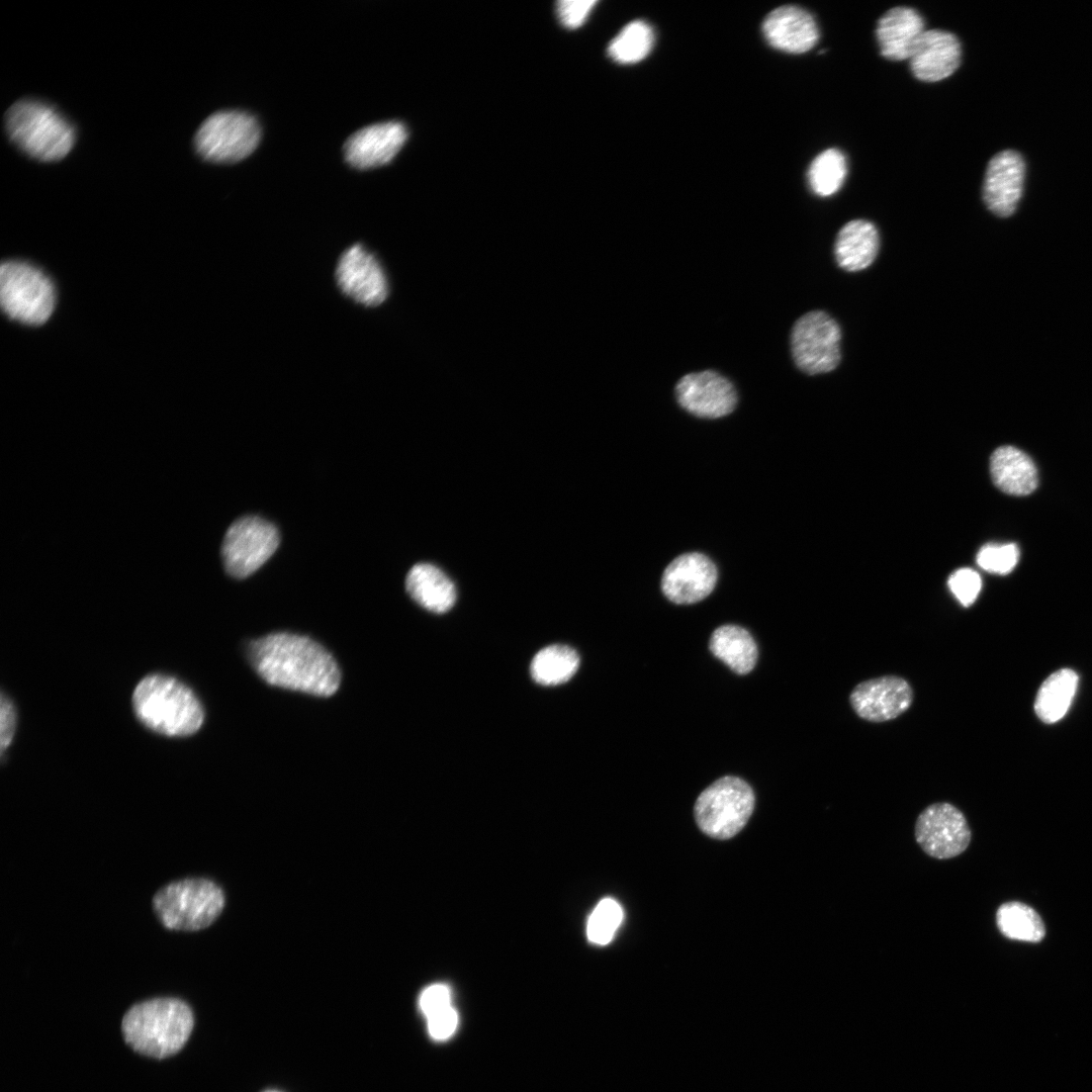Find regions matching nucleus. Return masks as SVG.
Here are the masks:
<instances>
[{"label":"nucleus","instance_id":"8","mask_svg":"<svg viewBox=\"0 0 1092 1092\" xmlns=\"http://www.w3.org/2000/svg\"><path fill=\"white\" fill-rule=\"evenodd\" d=\"M261 127L257 118L241 110H222L209 115L194 136L196 152L206 161L235 163L258 146Z\"/></svg>","mask_w":1092,"mask_h":1092},{"label":"nucleus","instance_id":"25","mask_svg":"<svg viewBox=\"0 0 1092 1092\" xmlns=\"http://www.w3.org/2000/svg\"><path fill=\"white\" fill-rule=\"evenodd\" d=\"M1078 686L1077 673L1068 668L1051 674L1040 686L1034 703L1035 713L1045 723L1061 720L1069 710Z\"/></svg>","mask_w":1092,"mask_h":1092},{"label":"nucleus","instance_id":"4","mask_svg":"<svg viewBox=\"0 0 1092 1092\" xmlns=\"http://www.w3.org/2000/svg\"><path fill=\"white\" fill-rule=\"evenodd\" d=\"M5 128L19 150L40 162L62 160L76 140L74 126L61 112L34 99L14 103L6 112Z\"/></svg>","mask_w":1092,"mask_h":1092},{"label":"nucleus","instance_id":"14","mask_svg":"<svg viewBox=\"0 0 1092 1092\" xmlns=\"http://www.w3.org/2000/svg\"><path fill=\"white\" fill-rule=\"evenodd\" d=\"M678 404L704 419H719L732 413L737 403L733 384L716 371L706 370L682 376L675 385Z\"/></svg>","mask_w":1092,"mask_h":1092},{"label":"nucleus","instance_id":"23","mask_svg":"<svg viewBox=\"0 0 1092 1092\" xmlns=\"http://www.w3.org/2000/svg\"><path fill=\"white\" fill-rule=\"evenodd\" d=\"M405 588L411 598L426 610L442 614L456 600V589L450 578L437 566L418 563L408 571Z\"/></svg>","mask_w":1092,"mask_h":1092},{"label":"nucleus","instance_id":"21","mask_svg":"<svg viewBox=\"0 0 1092 1092\" xmlns=\"http://www.w3.org/2000/svg\"><path fill=\"white\" fill-rule=\"evenodd\" d=\"M879 248L880 238L876 226L866 219H852L838 232L834 255L840 268L856 272L875 261Z\"/></svg>","mask_w":1092,"mask_h":1092},{"label":"nucleus","instance_id":"5","mask_svg":"<svg viewBox=\"0 0 1092 1092\" xmlns=\"http://www.w3.org/2000/svg\"><path fill=\"white\" fill-rule=\"evenodd\" d=\"M224 906L221 889L213 882L190 878L172 882L153 898V908L168 929L195 931L209 926Z\"/></svg>","mask_w":1092,"mask_h":1092},{"label":"nucleus","instance_id":"27","mask_svg":"<svg viewBox=\"0 0 1092 1092\" xmlns=\"http://www.w3.org/2000/svg\"><path fill=\"white\" fill-rule=\"evenodd\" d=\"M999 930L1008 938L1037 942L1044 934V924L1039 915L1020 902H1008L999 907L996 914Z\"/></svg>","mask_w":1092,"mask_h":1092},{"label":"nucleus","instance_id":"26","mask_svg":"<svg viewBox=\"0 0 1092 1092\" xmlns=\"http://www.w3.org/2000/svg\"><path fill=\"white\" fill-rule=\"evenodd\" d=\"M579 665L577 652L566 645H550L541 649L533 658L530 672L542 686H556L567 681Z\"/></svg>","mask_w":1092,"mask_h":1092},{"label":"nucleus","instance_id":"6","mask_svg":"<svg viewBox=\"0 0 1092 1092\" xmlns=\"http://www.w3.org/2000/svg\"><path fill=\"white\" fill-rule=\"evenodd\" d=\"M56 301L55 285L39 268L18 260L1 265L0 302L9 318L23 325L40 326L53 314Z\"/></svg>","mask_w":1092,"mask_h":1092},{"label":"nucleus","instance_id":"11","mask_svg":"<svg viewBox=\"0 0 1092 1092\" xmlns=\"http://www.w3.org/2000/svg\"><path fill=\"white\" fill-rule=\"evenodd\" d=\"M917 843L928 855L945 859L963 853L971 841V830L963 812L950 803L926 807L915 824Z\"/></svg>","mask_w":1092,"mask_h":1092},{"label":"nucleus","instance_id":"15","mask_svg":"<svg viewBox=\"0 0 1092 1092\" xmlns=\"http://www.w3.org/2000/svg\"><path fill=\"white\" fill-rule=\"evenodd\" d=\"M717 580V567L707 555L687 552L665 567L661 576V590L673 604L691 605L707 598Z\"/></svg>","mask_w":1092,"mask_h":1092},{"label":"nucleus","instance_id":"32","mask_svg":"<svg viewBox=\"0 0 1092 1092\" xmlns=\"http://www.w3.org/2000/svg\"><path fill=\"white\" fill-rule=\"evenodd\" d=\"M947 585L961 605L970 607L978 598L982 580L975 570L961 568L948 577Z\"/></svg>","mask_w":1092,"mask_h":1092},{"label":"nucleus","instance_id":"28","mask_svg":"<svg viewBox=\"0 0 1092 1092\" xmlns=\"http://www.w3.org/2000/svg\"><path fill=\"white\" fill-rule=\"evenodd\" d=\"M846 174L847 163L844 154L838 149L830 148L821 152L812 161L808 170V182L816 195L827 197L841 188Z\"/></svg>","mask_w":1092,"mask_h":1092},{"label":"nucleus","instance_id":"3","mask_svg":"<svg viewBox=\"0 0 1092 1092\" xmlns=\"http://www.w3.org/2000/svg\"><path fill=\"white\" fill-rule=\"evenodd\" d=\"M125 1041L136 1052L166 1058L178 1052L193 1027L190 1007L176 998H155L133 1005L123 1016Z\"/></svg>","mask_w":1092,"mask_h":1092},{"label":"nucleus","instance_id":"18","mask_svg":"<svg viewBox=\"0 0 1092 1092\" xmlns=\"http://www.w3.org/2000/svg\"><path fill=\"white\" fill-rule=\"evenodd\" d=\"M407 139L399 121H385L355 131L344 145L346 161L358 169H369L390 162Z\"/></svg>","mask_w":1092,"mask_h":1092},{"label":"nucleus","instance_id":"20","mask_svg":"<svg viewBox=\"0 0 1092 1092\" xmlns=\"http://www.w3.org/2000/svg\"><path fill=\"white\" fill-rule=\"evenodd\" d=\"M924 26L923 17L914 8L897 6L889 9L876 26L881 55L891 61L908 59L914 43L925 30Z\"/></svg>","mask_w":1092,"mask_h":1092},{"label":"nucleus","instance_id":"35","mask_svg":"<svg viewBox=\"0 0 1092 1092\" xmlns=\"http://www.w3.org/2000/svg\"><path fill=\"white\" fill-rule=\"evenodd\" d=\"M458 1016L452 1006H449L428 1017V1029L435 1039H445L456 1029Z\"/></svg>","mask_w":1092,"mask_h":1092},{"label":"nucleus","instance_id":"12","mask_svg":"<svg viewBox=\"0 0 1092 1092\" xmlns=\"http://www.w3.org/2000/svg\"><path fill=\"white\" fill-rule=\"evenodd\" d=\"M335 277L347 297L366 307L380 305L389 293L383 267L362 244H354L342 253Z\"/></svg>","mask_w":1092,"mask_h":1092},{"label":"nucleus","instance_id":"22","mask_svg":"<svg viewBox=\"0 0 1092 1092\" xmlns=\"http://www.w3.org/2000/svg\"><path fill=\"white\" fill-rule=\"evenodd\" d=\"M994 484L1011 495H1027L1037 486V471L1033 461L1012 446L997 448L990 458Z\"/></svg>","mask_w":1092,"mask_h":1092},{"label":"nucleus","instance_id":"13","mask_svg":"<svg viewBox=\"0 0 1092 1092\" xmlns=\"http://www.w3.org/2000/svg\"><path fill=\"white\" fill-rule=\"evenodd\" d=\"M913 698L907 679L887 674L857 684L849 694V704L862 720L882 723L904 714L911 707Z\"/></svg>","mask_w":1092,"mask_h":1092},{"label":"nucleus","instance_id":"19","mask_svg":"<svg viewBox=\"0 0 1092 1092\" xmlns=\"http://www.w3.org/2000/svg\"><path fill=\"white\" fill-rule=\"evenodd\" d=\"M763 34L775 49L790 54H803L815 47L819 29L806 9L785 5L772 10L762 24Z\"/></svg>","mask_w":1092,"mask_h":1092},{"label":"nucleus","instance_id":"17","mask_svg":"<svg viewBox=\"0 0 1092 1092\" xmlns=\"http://www.w3.org/2000/svg\"><path fill=\"white\" fill-rule=\"evenodd\" d=\"M913 76L924 82L941 81L952 75L961 65L962 46L950 31L924 30L909 55Z\"/></svg>","mask_w":1092,"mask_h":1092},{"label":"nucleus","instance_id":"24","mask_svg":"<svg viewBox=\"0 0 1092 1092\" xmlns=\"http://www.w3.org/2000/svg\"><path fill=\"white\" fill-rule=\"evenodd\" d=\"M710 650L737 674L750 672L757 661V646L750 633L737 625L718 627L710 639Z\"/></svg>","mask_w":1092,"mask_h":1092},{"label":"nucleus","instance_id":"16","mask_svg":"<svg viewBox=\"0 0 1092 1092\" xmlns=\"http://www.w3.org/2000/svg\"><path fill=\"white\" fill-rule=\"evenodd\" d=\"M1026 174L1020 153L1004 150L989 161L982 196L988 209L1000 217L1014 213L1021 199Z\"/></svg>","mask_w":1092,"mask_h":1092},{"label":"nucleus","instance_id":"10","mask_svg":"<svg viewBox=\"0 0 1092 1092\" xmlns=\"http://www.w3.org/2000/svg\"><path fill=\"white\" fill-rule=\"evenodd\" d=\"M279 545V533L270 522L256 516L235 521L228 529L221 546L226 572L244 578L259 569Z\"/></svg>","mask_w":1092,"mask_h":1092},{"label":"nucleus","instance_id":"34","mask_svg":"<svg viewBox=\"0 0 1092 1092\" xmlns=\"http://www.w3.org/2000/svg\"><path fill=\"white\" fill-rule=\"evenodd\" d=\"M451 996L447 986L435 984L425 989L420 998V1007L426 1017L451 1006Z\"/></svg>","mask_w":1092,"mask_h":1092},{"label":"nucleus","instance_id":"1","mask_svg":"<svg viewBox=\"0 0 1092 1092\" xmlns=\"http://www.w3.org/2000/svg\"><path fill=\"white\" fill-rule=\"evenodd\" d=\"M248 656L269 685L320 697L334 695L341 672L332 654L314 640L279 632L252 641Z\"/></svg>","mask_w":1092,"mask_h":1092},{"label":"nucleus","instance_id":"2","mask_svg":"<svg viewBox=\"0 0 1092 1092\" xmlns=\"http://www.w3.org/2000/svg\"><path fill=\"white\" fill-rule=\"evenodd\" d=\"M138 719L166 736H188L202 725L203 708L195 694L178 679L165 674L144 677L132 694Z\"/></svg>","mask_w":1092,"mask_h":1092},{"label":"nucleus","instance_id":"33","mask_svg":"<svg viewBox=\"0 0 1092 1092\" xmlns=\"http://www.w3.org/2000/svg\"><path fill=\"white\" fill-rule=\"evenodd\" d=\"M597 4L596 0H562L557 2L560 22L568 28L580 26Z\"/></svg>","mask_w":1092,"mask_h":1092},{"label":"nucleus","instance_id":"36","mask_svg":"<svg viewBox=\"0 0 1092 1092\" xmlns=\"http://www.w3.org/2000/svg\"><path fill=\"white\" fill-rule=\"evenodd\" d=\"M16 728V711L12 701L1 695L0 700V747L1 753L10 745Z\"/></svg>","mask_w":1092,"mask_h":1092},{"label":"nucleus","instance_id":"29","mask_svg":"<svg viewBox=\"0 0 1092 1092\" xmlns=\"http://www.w3.org/2000/svg\"><path fill=\"white\" fill-rule=\"evenodd\" d=\"M654 34L650 25L642 20L628 23L610 42L609 56L620 64H635L650 53Z\"/></svg>","mask_w":1092,"mask_h":1092},{"label":"nucleus","instance_id":"9","mask_svg":"<svg viewBox=\"0 0 1092 1092\" xmlns=\"http://www.w3.org/2000/svg\"><path fill=\"white\" fill-rule=\"evenodd\" d=\"M840 328L829 314L821 310L807 312L792 329L793 359L807 374L830 372L840 361Z\"/></svg>","mask_w":1092,"mask_h":1092},{"label":"nucleus","instance_id":"31","mask_svg":"<svg viewBox=\"0 0 1092 1092\" xmlns=\"http://www.w3.org/2000/svg\"><path fill=\"white\" fill-rule=\"evenodd\" d=\"M1019 549L1016 544H986L977 555L978 565L991 573L1007 574L1016 566Z\"/></svg>","mask_w":1092,"mask_h":1092},{"label":"nucleus","instance_id":"37","mask_svg":"<svg viewBox=\"0 0 1092 1092\" xmlns=\"http://www.w3.org/2000/svg\"><path fill=\"white\" fill-rule=\"evenodd\" d=\"M265 1092H278V1091H274V1090H268V1091H265Z\"/></svg>","mask_w":1092,"mask_h":1092},{"label":"nucleus","instance_id":"7","mask_svg":"<svg viewBox=\"0 0 1092 1092\" xmlns=\"http://www.w3.org/2000/svg\"><path fill=\"white\" fill-rule=\"evenodd\" d=\"M754 794L742 779L725 776L698 797L695 819L699 828L708 836L728 839L736 835L747 823L754 808Z\"/></svg>","mask_w":1092,"mask_h":1092},{"label":"nucleus","instance_id":"30","mask_svg":"<svg viewBox=\"0 0 1092 1092\" xmlns=\"http://www.w3.org/2000/svg\"><path fill=\"white\" fill-rule=\"evenodd\" d=\"M623 920L621 905L612 898H604L592 912L586 927L589 941L605 945L615 935Z\"/></svg>","mask_w":1092,"mask_h":1092}]
</instances>
